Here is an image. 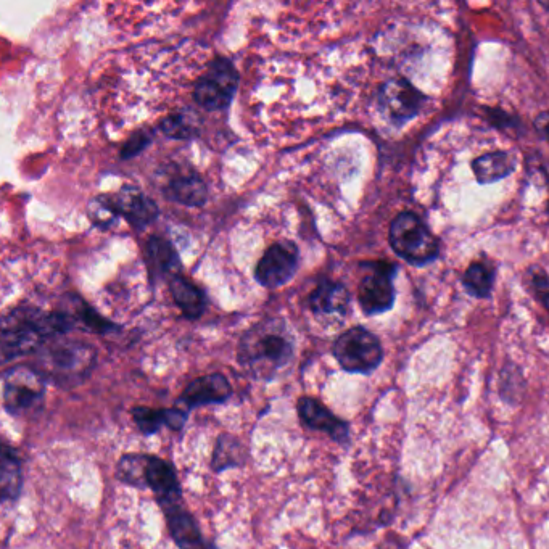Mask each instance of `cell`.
I'll list each match as a JSON object with an SVG mask.
<instances>
[{"mask_svg":"<svg viewBox=\"0 0 549 549\" xmlns=\"http://www.w3.org/2000/svg\"><path fill=\"white\" fill-rule=\"evenodd\" d=\"M493 281H495L493 269L480 261L469 266L464 274V287L474 297H488L493 289Z\"/></svg>","mask_w":549,"mask_h":549,"instance_id":"obj_23","label":"cell"},{"mask_svg":"<svg viewBox=\"0 0 549 549\" xmlns=\"http://www.w3.org/2000/svg\"><path fill=\"white\" fill-rule=\"evenodd\" d=\"M147 263H149L150 273L155 274V277H173L179 276L178 253L174 252L171 244L160 237H153L147 244Z\"/></svg>","mask_w":549,"mask_h":549,"instance_id":"obj_19","label":"cell"},{"mask_svg":"<svg viewBox=\"0 0 549 549\" xmlns=\"http://www.w3.org/2000/svg\"><path fill=\"white\" fill-rule=\"evenodd\" d=\"M87 215L91 218L92 223L100 229H108L113 226L116 218H118V210H116L113 197H97L89 203Z\"/></svg>","mask_w":549,"mask_h":549,"instance_id":"obj_24","label":"cell"},{"mask_svg":"<svg viewBox=\"0 0 549 549\" xmlns=\"http://www.w3.org/2000/svg\"><path fill=\"white\" fill-rule=\"evenodd\" d=\"M133 419L136 426L144 434H155L163 426L179 430L186 422V413L179 408L174 409H152L139 406L133 409Z\"/></svg>","mask_w":549,"mask_h":549,"instance_id":"obj_17","label":"cell"},{"mask_svg":"<svg viewBox=\"0 0 549 549\" xmlns=\"http://www.w3.org/2000/svg\"><path fill=\"white\" fill-rule=\"evenodd\" d=\"M239 86V73L228 58L218 57L208 65L207 73L195 84L194 99L210 112L231 104Z\"/></svg>","mask_w":549,"mask_h":549,"instance_id":"obj_8","label":"cell"},{"mask_svg":"<svg viewBox=\"0 0 549 549\" xmlns=\"http://www.w3.org/2000/svg\"><path fill=\"white\" fill-rule=\"evenodd\" d=\"M231 385L223 374H210L192 380L181 397V405L186 408L195 406L218 405L231 397Z\"/></svg>","mask_w":549,"mask_h":549,"instance_id":"obj_12","label":"cell"},{"mask_svg":"<svg viewBox=\"0 0 549 549\" xmlns=\"http://www.w3.org/2000/svg\"><path fill=\"white\" fill-rule=\"evenodd\" d=\"M46 379L38 369L15 366L2 376V403L12 416H28L38 411L44 398Z\"/></svg>","mask_w":549,"mask_h":549,"instance_id":"obj_6","label":"cell"},{"mask_svg":"<svg viewBox=\"0 0 549 549\" xmlns=\"http://www.w3.org/2000/svg\"><path fill=\"white\" fill-rule=\"evenodd\" d=\"M166 197L186 207H202L207 200V187L197 174H182L166 186Z\"/></svg>","mask_w":549,"mask_h":549,"instance_id":"obj_18","label":"cell"},{"mask_svg":"<svg viewBox=\"0 0 549 549\" xmlns=\"http://www.w3.org/2000/svg\"><path fill=\"white\" fill-rule=\"evenodd\" d=\"M161 133L174 139H184L194 133V124H190L186 116H173L170 120L163 121Z\"/></svg>","mask_w":549,"mask_h":549,"instance_id":"obj_25","label":"cell"},{"mask_svg":"<svg viewBox=\"0 0 549 549\" xmlns=\"http://www.w3.org/2000/svg\"><path fill=\"white\" fill-rule=\"evenodd\" d=\"M533 287H535V292H537L541 303H543V305L546 306V310L549 311V277L538 274V276H535V279H533Z\"/></svg>","mask_w":549,"mask_h":549,"instance_id":"obj_26","label":"cell"},{"mask_svg":"<svg viewBox=\"0 0 549 549\" xmlns=\"http://www.w3.org/2000/svg\"><path fill=\"white\" fill-rule=\"evenodd\" d=\"M38 355V371L42 377L63 389L84 382L95 364L94 348L76 340H50Z\"/></svg>","mask_w":549,"mask_h":549,"instance_id":"obj_3","label":"cell"},{"mask_svg":"<svg viewBox=\"0 0 549 549\" xmlns=\"http://www.w3.org/2000/svg\"><path fill=\"white\" fill-rule=\"evenodd\" d=\"M393 266L387 263L372 265L358 289V300L366 314H379L390 310L395 300Z\"/></svg>","mask_w":549,"mask_h":549,"instance_id":"obj_10","label":"cell"},{"mask_svg":"<svg viewBox=\"0 0 549 549\" xmlns=\"http://www.w3.org/2000/svg\"><path fill=\"white\" fill-rule=\"evenodd\" d=\"M382 345L372 332L363 327H353L343 332L334 345L335 360L345 371L368 374L382 361Z\"/></svg>","mask_w":549,"mask_h":549,"instance_id":"obj_7","label":"cell"},{"mask_svg":"<svg viewBox=\"0 0 549 549\" xmlns=\"http://www.w3.org/2000/svg\"><path fill=\"white\" fill-rule=\"evenodd\" d=\"M300 265V255L294 242H277L261 256L256 266V281L266 289H279L294 279Z\"/></svg>","mask_w":549,"mask_h":549,"instance_id":"obj_9","label":"cell"},{"mask_svg":"<svg viewBox=\"0 0 549 549\" xmlns=\"http://www.w3.org/2000/svg\"><path fill=\"white\" fill-rule=\"evenodd\" d=\"M308 305L319 316H342L350 305V294L342 284L322 282L310 295Z\"/></svg>","mask_w":549,"mask_h":549,"instance_id":"obj_16","label":"cell"},{"mask_svg":"<svg viewBox=\"0 0 549 549\" xmlns=\"http://www.w3.org/2000/svg\"><path fill=\"white\" fill-rule=\"evenodd\" d=\"M118 215L124 216L134 228H145L157 218L158 208L152 199L133 186H126L113 197Z\"/></svg>","mask_w":549,"mask_h":549,"instance_id":"obj_13","label":"cell"},{"mask_svg":"<svg viewBox=\"0 0 549 549\" xmlns=\"http://www.w3.org/2000/svg\"><path fill=\"white\" fill-rule=\"evenodd\" d=\"M116 475L121 482L133 487L150 488L161 508L181 503V487L176 472L157 456H123L116 466Z\"/></svg>","mask_w":549,"mask_h":549,"instance_id":"obj_4","label":"cell"},{"mask_svg":"<svg viewBox=\"0 0 549 549\" xmlns=\"http://www.w3.org/2000/svg\"><path fill=\"white\" fill-rule=\"evenodd\" d=\"M421 105L422 95L405 79H392L380 89V107L393 123L413 120Z\"/></svg>","mask_w":549,"mask_h":549,"instance_id":"obj_11","label":"cell"},{"mask_svg":"<svg viewBox=\"0 0 549 549\" xmlns=\"http://www.w3.org/2000/svg\"><path fill=\"white\" fill-rule=\"evenodd\" d=\"M298 414L310 429L326 432L337 442H347V424L332 414L326 406L322 405L321 401L314 400V398H302L298 401Z\"/></svg>","mask_w":549,"mask_h":549,"instance_id":"obj_14","label":"cell"},{"mask_svg":"<svg viewBox=\"0 0 549 549\" xmlns=\"http://www.w3.org/2000/svg\"><path fill=\"white\" fill-rule=\"evenodd\" d=\"M171 295L181 308L182 314L189 319H197L205 310V295L197 285L187 281L186 277L176 276L170 281Z\"/></svg>","mask_w":549,"mask_h":549,"instance_id":"obj_20","label":"cell"},{"mask_svg":"<svg viewBox=\"0 0 549 549\" xmlns=\"http://www.w3.org/2000/svg\"><path fill=\"white\" fill-rule=\"evenodd\" d=\"M163 511L166 514L171 537L182 549H211L207 541L203 540L199 525L195 524L194 517L182 508L181 503L165 506Z\"/></svg>","mask_w":549,"mask_h":549,"instance_id":"obj_15","label":"cell"},{"mask_svg":"<svg viewBox=\"0 0 549 549\" xmlns=\"http://www.w3.org/2000/svg\"><path fill=\"white\" fill-rule=\"evenodd\" d=\"M294 339L285 322L271 319L252 327L240 342L239 361L255 379H273L294 358Z\"/></svg>","mask_w":549,"mask_h":549,"instance_id":"obj_2","label":"cell"},{"mask_svg":"<svg viewBox=\"0 0 549 549\" xmlns=\"http://www.w3.org/2000/svg\"><path fill=\"white\" fill-rule=\"evenodd\" d=\"M73 321L63 313H46L36 308H18L2 319L4 363L41 350L47 342L67 334Z\"/></svg>","mask_w":549,"mask_h":549,"instance_id":"obj_1","label":"cell"},{"mask_svg":"<svg viewBox=\"0 0 549 549\" xmlns=\"http://www.w3.org/2000/svg\"><path fill=\"white\" fill-rule=\"evenodd\" d=\"M390 245L411 265H426L438 255V242L422 219L414 213H400L390 226Z\"/></svg>","mask_w":549,"mask_h":549,"instance_id":"obj_5","label":"cell"},{"mask_svg":"<svg viewBox=\"0 0 549 549\" xmlns=\"http://www.w3.org/2000/svg\"><path fill=\"white\" fill-rule=\"evenodd\" d=\"M474 168L475 178L482 184H490V182L500 181L506 178L509 173L514 170V161L511 155L506 152H493L477 158L472 163Z\"/></svg>","mask_w":549,"mask_h":549,"instance_id":"obj_21","label":"cell"},{"mask_svg":"<svg viewBox=\"0 0 549 549\" xmlns=\"http://www.w3.org/2000/svg\"><path fill=\"white\" fill-rule=\"evenodd\" d=\"M537 124L538 128L545 133V136L548 137L549 141V113L548 115H546V113L545 115H541L540 118H538Z\"/></svg>","mask_w":549,"mask_h":549,"instance_id":"obj_27","label":"cell"},{"mask_svg":"<svg viewBox=\"0 0 549 549\" xmlns=\"http://www.w3.org/2000/svg\"><path fill=\"white\" fill-rule=\"evenodd\" d=\"M0 490L4 501L17 500L21 492V466L15 451L9 445L2 446L0 456Z\"/></svg>","mask_w":549,"mask_h":549,"instance_id":"obj_22","label":"cell"}]
</instances>
